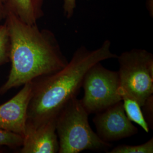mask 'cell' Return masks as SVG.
I'll list each match as a JSON object with an SVG mask.
<instances>
[{
	"label": "cell",
	"instance_id": "277c9868",
	"mask_svg": "<svg viewBox=\"0 0 153 153\" xmlns=\"http://www.w3.org/2000/svg\"><path fill=\"white\" fill-rule=\"evenodd\" d=\"M119 91L123 97L137 101L142 107L153 94V55L143 49H133L117 56Z\"/></svg>",
	"mask_w": 153,
	"mask_h": 153
},
{
	"label": "cell",
	"instance_id": "7a4b0ae2",
	"mask_svg": "<svg viewBox=\"0 0 153 153\" xmlns=\"http://www.w3.org/2000/svg\"><path fill=\"white\" fill-rule=\"evenodd\" d=\"M111 47L109 40L94 50L81 46L62 69L32 81L26 126L37 127L56 118L65 104L76 97L85 76L91 66L103 61L117 59V55L111 52Z\"/></svg>",
	"mask_w": 153,
	"mask_h": 153
},
{
	"label": "cell",
	"instance_id": "ba28073f",
	"mask_svg": "<svg viewBox=\"0 0 153 153\" xmlns=\"http://www.w3.org/2000/svg\"><path fill=\"white\" fill-rule=\"evenodd\" d=\"M56 118L37 127L26 126L21 153H56L59 143L56 128Z\"/></svg>",
	"mask_w": 153,
	"mask_h": 153
},
{
	"label": "cell",
	"instance_id": "5bb4252c",
	"mask_svg": "<svg viewBox=\"0 0 153 153\" xmlns=\"http://www.w3.org/2000/svg\"><path fill=\"white\" fill-rule=\"evenodd\" d=\"M143 108L142 112L144 117L147 121L149 126L152 125L153 128V96L152 95L148 98L145 103L141 107Z\"/></svg>",
	"mask_w": 153,
	"mask_h": 153
},
{
	"label": "cell",
	"instance_id": "e0dca14e",
	"mask_svg": "<svg viewBox=\"0 0 153 153\" xmlns=\"http://www.w3.org/2000/svg\"><path fill=\"white\" fill-rule=\"evenodd\" d=\"M153 0H147V4H146V6H147V9L149 11L150 14H152V16H153V9L151 8V2Z\"/></svg>",
	"mask_w": 153,
	"mask_h": 153
},
{
	"label": "cell",
	"instance_id": "30bf717a",
	"mask_svg": "<svg viewBox=\"0 0 153 153\" xmlns=\"http://www.w3.org/2000/svg\"><path fill=\"white\" fill-rule=\"evenodd\" d=\"M123 107L128 118L141 126L146 133L149 131V126L142 112L141 107L133 99L124 97L122 98Z\"/></svg>",
	"mask_w": 153,
	"mask_h": 153
},
{
	"label": "cell",
	"instance_id": "9c48e42d",
	"mask_svg": "<svg viewBox=\"0 0 153 153\" xmlns=\"http://www.w3.org/2000/svg\"><path fill=\"white\" fill-rule=\"evenodd\" d=\"M44 0H7V13H10L28 25L36 24L44 16Z\"/></svg>",
	"mask_w": 153,
	"mask_h": 153
},
{
	"label": "cell",
	"instance_id": "6da1fadb",
	"mask_svg": "<svg viewBox=\"0 0 153 153\" xmlns=\"http://www.w3.org/2000/svg\"><path fill=\"white\" fill-rule=\"evenodd\" d=\"M10 39L11 70L0 95L23 86L40 76L49 75L68 62L54 33L28 25L8 13L5 19Z\"/></svg>",
	"mask_w": 153,
	"mask_h": 153
},
{
	"label": "cell",
	"instance_id": "8992f818",
	"mask_svg": "<svg viewBox=\"0 0 153 153\" xmlns=\"http://www.w3.org/2000/svg\"><path fill=\"white\" fill-rule=\"evenodd\" d=\"M93 121L97 134L104 142H112L130 137L138 129L126 116L122 100L97 113Z\"/></svg>",
	"mask_w": 153,
	"mask_h": 153
},
{
	"label": "cell",
	"instance_id": "2e32d148",
	"mask_svg": "<svg viewBox=\"0 0 153 153\" xmlns=\"http://www.w3.org/2000/svg\"><path fill=\"white\" fill-rule=\"evenodd\" d=\"M7 0H0V21L5 20L7 14V6H6Z\"/></svg>",
	"mask_w": 153,
	"mask_h": 153
},
{
	"label": "cell",
	"instance_id": "7c38bea8",
	"mask_svg": "<svg viewBox=\"0 0 153 153\" xmlns=\"http://www.w3.org/2000/svg\"><path fill=\"white\" fill-rule=\"evenodd\" d=\"M10 39L5 23L0 25V66L10 61Z\"/></svg>",
	"mask_w": 153,
	"mask_h": 153
},
{
	"label": "cell",
	"instance_id": "8fae6325",
	"mask_svg": "<svg viewBox=\"0 0 153 153\" xmlns=\"http://www.w3.org/2000/svg\"><path fill=\"white\" fill-rule=\"evenodd\" d=\"M109 153H153V138L138 145H120L112 149Z\"/></svg>",
	"mask_w": 153,
	"mask_h": 153
},
{
	"label": "cell",
	"instance_id": "4fadbf2b",
	"mask_svg": "<svg viewBox=\"0 0 153 153\" xmlns=\"http://www.w3.org/2000/svg\"><path fill=\"white\" fill-rule=\"evenodd\" d=\"M23 137L16 133L0 129V147L7 146L11 149L21 148Z\"/></svg>",
	"mask_w": 153,
	"mask_h": 153
},
{
	"label": "cell",
	"instance_id": "52a82bcc",
	"mask_svg": "<svg viewBox=\"0 0 153 153\" xmlns=\"http://www.w3.org/2000/svg\"><path fill=\"white\" fill-rule=\"evenodd\" d=\"M32 88V81L26 83L14 97L0 105V129L23 136Z\"/></svg>",
	"mask_w": 153,
	"mask_h": 153
},
{
	"label": "cell",
	"instance_id": "9a60e30c",
	"mask_svg": "<svg viewBox=\"0 0 153 153\" xmlns=\"http://www.w3.org/2000/svg\"><path fill=\"white\" fill-rule=\"evenodd\" d=\"M76 7V0H64L63 9L65 16L70 19L73 16Z\"/></svg>",
	"mask_w": 153,
	"mask_h": 153
},
{
	"label": "cell",
	"instance_id": "3957f363",
	"mask_svg": "<svg viewBox=\"0 0 153 153\" xmlns=\"http://www.w3.org/2000/svg\"><path fill=\"white\" fill-rule=\"evenodd\" d=\"M88 112L81 100L71 98L56 119L59 153H78L84 150L107 151L111 147L93 131L88 122Z\"/></svg>",
	"mask_w": 153,
	"mask_h": 153
},
{
	"label": "cell",
	"instance_id": "5b68a950",
	"mask_svg": "<svg viewBox=\"0 0 153 153\" xmlns=\"http://www.w3.org/2000/svg\"><path fill=\"white\" fill-rule=\"evenodd\" d=\"M84 96L81 102L88 114L98 113L122 100L118 72L110 71L98 62L84 77Z\"/></svg>",
	"mask_w": 153,
	"mask_h": 153
}]
</instances>
